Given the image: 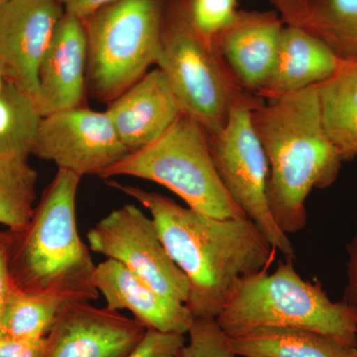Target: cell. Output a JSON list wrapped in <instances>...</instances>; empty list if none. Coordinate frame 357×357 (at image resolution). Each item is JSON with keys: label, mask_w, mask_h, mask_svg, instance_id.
<instances>
[{"label": "cell", "mask_w": 357, "mask_h": 357, "mask_svg": "<svg viewBox=\"0 0 357 357\" xmlns=\"http://www.w3.org/2000/svg\"><path fill=\"white\" fill-rule=\"evenodd\" d=\"M178 357H237L230 338L215 319H195Z\"/></svg>", "instance_id": "cb8c5ba5"}, {"label": "cell", "mask_w": 357, "mask_h": 357, "mask_svg": "<svg viewBox=\"0 0 357 357\" xmlns=\"http://www.w3.org/2000/svg\"><path fill=\"white\" fill-rule=\"evenodd\" d=\"M64 13L59 0L0 4V69L7 82L34 98L42 59Z\"/></svg>", "instance_id": "7c38bea8"}, {"label": "cell", "mask_w": 357, "mask_h": 357, "mask_svg": "<svg viewBox=\"0 0 357 357\" xmlns=\"http://www.w3.org/2000/svg\"><path fill=\"white\" fill-rule=\"evenodd\" d=\"M347 286L344 289V300L349 306L357 312V222L356 229L351 243L347 244Z\"/></svg>", "instance_id": "f1b7e54d"}, {"label": "cell", "mask_w": 357, "mask_h": 357, "mask_svg": "<svg viewBox=\"0 0 357 357\" xmlns=\"http://www.w3.org/2000/svg\"><path fill=\"white\" fill-rule=\"evenodd\" d=\"M356 357H357V354H356Z\"/></svg>", "instance_id": "836d02e7"}, {"label": "cell", "mask_w": 357, "mask_h": 357, "mask_svg": "<svg viewBox=\"0 0 357 357\" xmlns=\"http://www.w3.org/2000/svg\"><path fill=\"white\" fill-rule=\"evenodd\" d=\"M6 0H0V4H2L3 3V2H6Z\"/></svg>", "instance_id": "d6a6232c"}, {"label": "cell", "mask_w": 357, "mask_h": 357, "mask_svg": "<svg viewBox=\"0 0 357 357\" xmlns=\"http://www.w3.org/2000/svg\"><path fill=\"white\" fill-rule=\"evenodd\" d=\"M299 26L344 62H357V0H312Z\"/></svg>", "instance_id": "ffe728a7"}, {"label": "cell", "mask_w": 357, "mask_h": 357, "mask_svg": "<svg viewBox=\"0 0 357 357\" xmlns=\"http://www.w3.org/2000/svg\"><path fill=\"white\" fill-rule=\"evenodd\" d=\"M263 100L248 91L239 96L225 128L208 135V144L218 176L232 201L277 252L294 257L292 243L275 222L267 203L266 154L251 119L253 109Z\"/></svg>", "instance_id": "ba28073f"}, {"label": "cell", "mask_w": 357, "mask_h": 357, "mask_svg": "<svg viewBox=\"0 0 357 357\" xmlns=\"http://www.w3.org/2000/svg\"><path fill=\"white\" fill-rule=\"evenodd\" d=\"M344 64L318 37L300 26L288 25L282 31L271 72L256 96L266 100L317 86Z\"/></svg>", "instance_id": "e0dca14e"}, {"label": "cell", "mask_w": 357, "mask_h": 357, "mask_svg": "<svg viewBox=\"0 0 357 357\" xmlns=\"http://www.w3.org/2000/svg\"><path fill=\"white\" fill-rule=\"evenodd\" d=\"M28 159L0 155V225L22 229L34 211L38 174Z\"/></svg>", "instance_id": "603a6c76"}, {"label": "cell", "mask_w": 357, "mask_h": 357, "mask_svg": "<svg viewBox=\"0 0 357 357\" xmlns=\"http://www.w3.org/2000/svg\"><path fill=\"white\" fill-rule=\"evenodd\" d=\"M251 119L266 154L270 213L284 234H297L307 196L330 187L344 162L324 129L317 86L263 100Z\"/></svg>", "instance_id": "7a4b0ae2"}, {"label": "cell", "mask_w": 357, "mask_h": 357, "mask_svg": "<svg viewBox=\"0 0 357 357\" xmlns=\"http://www.w3.org/2000/svg\"><path fill=\"white\" fill-rule=\"evenodd\" d=\"M312 0H283L280 6L288 25H301Z\"/></svg>", "instance_id": "4dcf8cb0"}, {"label": "cell", "mask_w": 357, "mask_h": 357, "mask_svg": "<svg viewBox=\"0 0 357 357\" xmlns=\"http://www.w3.org/2000/svg\"><path fill=\"white\" fill-rule=\"evenodd\" d=\"M241 357H356L357 349L333 338L298 328H259L229 337Z\"/></svg>", "instance_id": "ac0fdd59"}, {"label": "cell", "mask_w": 357, "mask_h": 357, "mask_svg": "<svg viewBox=\"0 0 357 357\" xmlns=\"http://www.w3.org/2000/svg\"><path fill=\"white\" fill-rule=\"evenodd\" d=\"M88 41L83 21L65 13L59 21L38 73L35 102L47 116L84 107Z\"/></svg>", "instance_id": "4fadbf2b"}, {"label": "cell", "mask_w": 357, "mask_h": 357, "mask_svg": "<svg viewBox=\"0 0 357 357\" xmlns=\"http://www.w3.org/2000/svg\"><path fill=\"white\" fill-rule=\"evenodd\" d=\"M188 0L163 20L156 65L165 74L185 114L213 135L225 128L245 89L225 64L215 39L192 25Z\"/></svg>", "instance_id": "52a82bcc"}, {"label": "cell", "mask_w": 357, "mask_h": 357, "mask_svg": "<svg viewBox=\"0 0 357 357\" xmlns=\"http://www.w3.org/2000/svg\"><path fill=\"white\" fill-rule=\"evenodd\" d=\"M283 28L271 14L237 13L234 22L215 36L225 64L248 93L257 95L266 82Z\"/></svg>", "instance_id": "2e32d148"}, {"label": "cell", "mask_w": 357, "mask_h": 357, "mask_svg": "<svg viewBox=\"0 0 357 357\" xmlns=\"http://www.w3.org/2000/svg\"><path fill=\"white\" fill-rule=\"evenodd\" d=\"M130 176L163 185L184 199L188 208L220 218L243 217L230 198L213 157L208 134L185 112L151 144L129 152L102 178Z\"/></svg>", "instance_id": "5b68a950"}, {"label": "cell", "mask_w": 357, "mask_h": 357, "mask_svg": "<svg viewBox=\"0 0 357 357\" xmlns=\"http://www.w3.org/2000/svg\"><path fill=\"white\" fill-rule=\"evenodd\" d=\"M105 112L132 152L161 137L184 110L165 74L155 69L109 103Z\"/></svg>", "instance_id": "5bb4252c"}, {"label": "cell", "mask_w": 357, "mask_h": 357, "mask_svg": "<svg viewBox=\"0 0 357 357\" xmlns=\"http://www.w3.org/2000/svg\"><path fill=\"white\" fill-rule=\"evenodd\" d=\"M229 337L259 328H306L357 349V312L344 301L333 302L319 283L304 280L294 257L272 273L248 277L239 284L217 318Z\"/></svg>", "instance_id": "277c9868"}, {"label": "cell", "mask_w": 357, "mask_h": 357, "mask_svg": "<svg viewBox=\"0 0 357 357\" xmlns=\"http://www.w3.org/2000/svg\"><path fill=\"white\" fill-rule=\"evenodd\" d=\"M187 338L182 333L147 328L143 337L126 357H178Z\"/></svg>", "instance_id": "484cf974"}, {"label": "cell", "mask_w": 357, "mask_h": 357, "mask_svg": "<svg viewBox=\"0 0 357 357\" xmlns=\"http://www.w3.org/2000/svg\"><path fill=\"white\" fill-rule=\"evenodd\" d=\"M93 285L105 307L130 312L146 328L185 335L194 323L184 303L159 293L116 260L107 258L96 265Z\"/></svg>", "instance_id": "9a60e30c"}, {"label": "cell", "mask_w": 357, "mask_h": 357, "mask_svg": "<svg viewBox=\"0 0 357 357\" xmlns=\"http://www.w3.org/2000/svg\"><path fill=\"white\" fill-rule=\"evenodd\" d=\"M128 153L107 112L86 107L44 116L32 152L81 177H102Z\"/></svg>", "instance_id": "30bf717a"}, {"label": "cell", "mask_w": 357, "mask_h": 357, "mask_svg": "<svg viewBox=\"0 0 357 357\" xmlns=\"http://www.w3.org/2000/svg\"><path fill=\"white\" fill-rule=\"evenodd\" d=\"M321 122L342 161L357 156V62L317 84Z\"/></svg>", "instance_id": "d6986e66"}, {"label": "cell", "mask_w": 357, "mask_h": 357, "mask_svg": "<svg viewBox=\"0 0 357 357\" xmlns=\"http://www.w3.org/2000/svg\"><path fill=\"white\" fill-rule=\"evenodd\" d=\"M146 326L89 301L65 303L45 337L41 357H126Z\"/></svg>", "instance_id": "8fae6325"}, {"label": "cell", "mask_w": 357, "mask_h": 357, "mask_svg": "<svg viewBox=\"0 0 357 357\" xmlns=\"http://www.w3.org/2000/svg\"><path fill=\"white\" fill-rule=\"evenodd\" d=\"M67 302L53 296L21 292L14 287L0 318V337L43 340Z\"/></svg>", "instance_id": "7402d4cb"}, {"label": "cell", "mask_w": 357, "mask_h": 357, "mask_svg": "<svg viewBox=\"0 0 357 357\" xmlns=\"http://www.w3.org/2000/svg\"><path fill=\"white\" fill-rule=\"evenodd\" d=\"M42 119L35 98L6 81L0 93V155L28 159Z\"/></svg>", "instance_id": "44dd1931"}, {"label": "cell", "mask_w": 357, "mask_h": 357, "mask_svg": "<svg viewBox=\"0 0 357 357\" xmlns=\"http://www.w3.org/2000/svg\"><path fill=\"white\" fill-rule=\"evenodd\" d=\"M236 0H189L188 10L192 25L204 36L215 39L234 20Z\"/></svg>", "instance_id": "d4e9b609"}, {"label": "cell", "mask_w": 357, "mask_h": 357, "mask_svg": "<svg viewBox=\"0 0 357 357\" xmlns=\"http://www.w3.org/2000/svg\"><path fill=\"white\" fill-rule=\"evenodd\" d=\"M44 344L45 338L24 340L0 337V357H41Z\"/></svg>", "instance_id": "83f0119b"}, {"label": "cell", "mask_w": 357, "mask_h": 357, "mask_svg": "<svg viewBox=\"0 0 357 357\" xmlns=\"http://www.w3.org/2000/svg\"><path fill=\"white\" fill-rule=\"evenodd\" d=\"M163 20L162 0H119L83 21L93 98L112 102L156 64Z\"/></svg>", "instance_id": "8992f818"}, {"label": "cell", "mask_w": 357, "mask_h": 357, "mask_svg": "<svg viewBox=\"0 0 357 357\" xmlns=\"http://www.w3.org/2000/svg\"><path fill=\"white\" fill-rule=\"evenodd\" d=\"M93 252L116 260L163 295L187 302L189 282L167 252L156 225L134 204L109 213L88 232Z\"/></svg>", "instance_id": "9c48e42d"}, {"label": "cell", "mask_w": 357, "mask_h": 357, "mask_svg": "<svg viewBox=\"0 0 357 357\" xmlns=\"http://www.w3.org/2000/svg\"><path fill=\"white\" fill-rule=\"evenodd\" d=\"M151 215L162 243L189 282L185 307L195 319H215L239 284L266 271L277 250L246 215L215 218L134 185L109 182Z\"/></svg>", "instance_id": "6da1fadb"}, {"label": "cell", "mask_w": 357, "mask_h": 357, "mask_svg": "<svg viewBox=\"0 0 357 357\" xmlns=\"http://www.w3.org/2000/svg\"><path fill=\"white\" fill-rule=\"evenodd\" d=\"M81 176L64 169L45 189L25 227L10 230L9 270L21 292L68 301L98 297L91 249L79 237L76 199Z\"/></svg>", "instance_id": "3957f363"}, {"label": "cell", "mask_w": 357, "mask_h": 357, "mask_svg": "<svg viewBox=\"0 0 357 357\" xmlns=\"http://www.w3.org/2000/svg\"><path fill=\"white\" fill-rule=\"evenodd\" d=\"M6 83V77H4L3 73L0 69V93H1L2 89H3L4 84Z\"/></svg>", "instance_id": "1f68e13d"}, {"label": "cell", "mask_w": 357, "mask_h": 357, "mask_svg": "<svg viewBox=\"0 0 357 357\" xmlns=\"http://www.w3.org/2000/svg\"><path fill=\"white\" fill-rule=\"evenodd\" d=\"M59 1L64 7L65 13L72 14L79 20L84 21L96 11L119 0H59Z\"/></svg>", "instance_id": "f546056e"}, {"label": "cell", "mask_w": 357, "mask_h": 357, "mask_svg": "<svg viewBox=\"0 0 357 357\" xmlns=\"http://www.w3.org/2000/svg\"><path fill=\"white\" fill-rule=\"evenodd\" d=\"M11 234L0 230V318L10 296L14 286L9 270V250H10Z\"/></svg>", "instance_id": "4316f807"}]
</instances>
